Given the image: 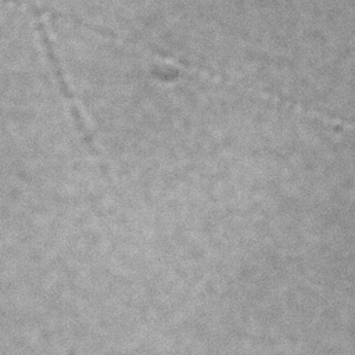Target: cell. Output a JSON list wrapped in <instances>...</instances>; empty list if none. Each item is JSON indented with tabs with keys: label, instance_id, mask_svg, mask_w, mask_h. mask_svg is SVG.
Listing matches in <instances>:
<instances>
[]
</instances>
